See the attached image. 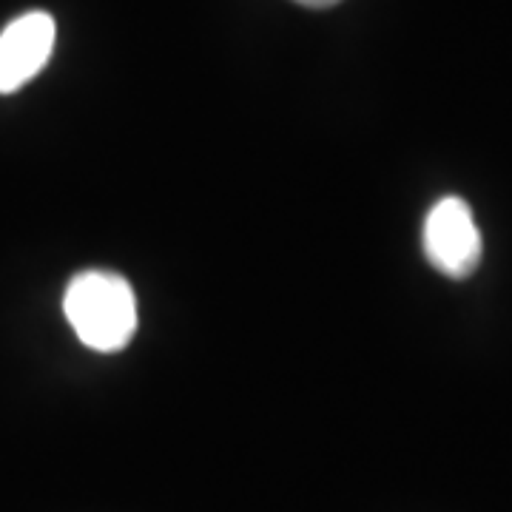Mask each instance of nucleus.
Listing matches in <instances>:
<instances>
[{"label": "nucleus", "instance_id": "4", "mask_svg": "<svg viewBox=\"0 0 512 512\" xmlns=\"http://www.w3.org/2000/svg\"><path fill=\"white\" fill-rule=\"evenodd\" d=\"M296 3H302V6H308V9H330V6H336L339 0H296Z\"/></svg>", "mask_w": 512, "mask_h": 512}, {"label": "nucleus", "instance_id": "1", "mask_svg": "<svg viewBox=\"0 0 512 512\" xmlns=\"http://www.w3.org/2000/svg\"><path fill=\"white\" fill-rule=\"evenodd\" d=\"M63 311L77 339L97 353H114L137 330V299L123 276L86 271L74 276L63 296Z\"/></svg>", "mask_w": 512, "mask_h": 512}, {"label": "nucleus", "instance_id": "2", "mask_svg": "<svg viewBox=\"0 0 512 512\" xmlns=\"http://www.w3.org/2000/svg\"><path fill=\"white\" fill-rule=\"evenodd\" d=\"M424 254L450 279H467L481 262V234L470 205L458 197L439 200L424 220Z\"/></svg>", "mask_w": 512, "mask_h": 512}, {"label": "nucleus", "instance_id": "3", "mask_svg": "<svg viewBox=\"0 0 512 512\" xmlns=\"http://www.w3.org/2000/svg\"><path fill=\"white\" fill-rule=\"evenodd\" d=\"M55 20L46 12H26L0 32V94L18 92L49 63L55 49Z\"/></svg>", "mask_w": 512, "mask_h": 512}]
</instances>
